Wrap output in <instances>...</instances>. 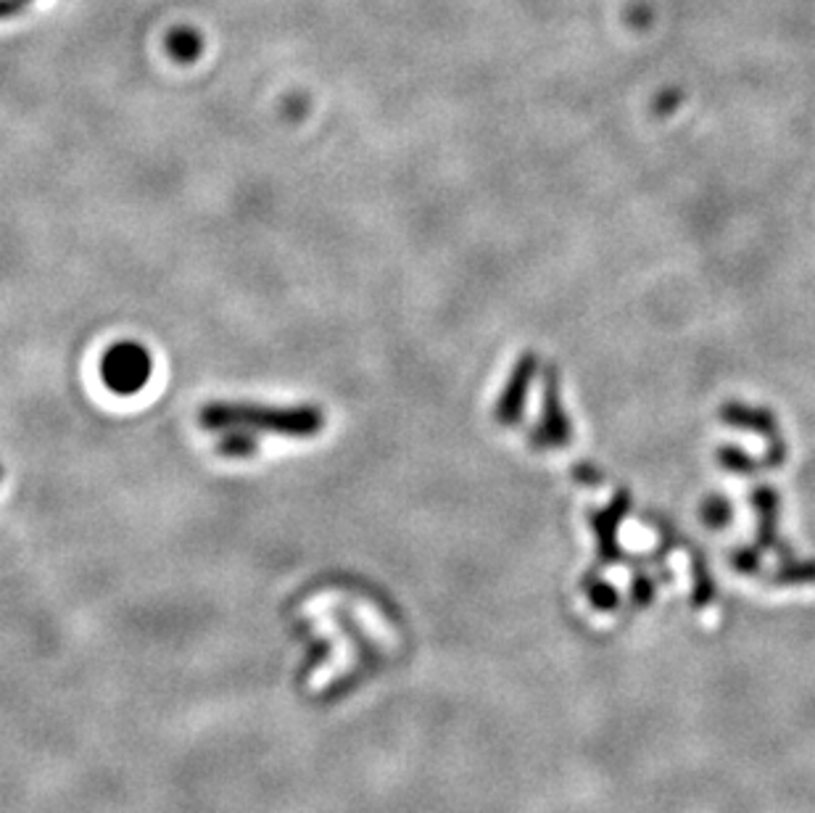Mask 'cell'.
I'll return each instance as SVG.
<instances>
[{"label": "cell", "instance_id": "2", "mask_svg": "<svg viewBox=\"0 0 815 813\" xmlns=\"http://www.w3.org/2000/svg\"><path fill=\"white\" fill-rule=\"evenodd\" d=\"M153 359L145 346L135 342L114 344L101 357V378L109 392L132 396L143 392L145 384L151 380Z\"/></svg>", "mask_w": 815, "mask_h": 813}, {"label": "cell", "instance_id": "4", "mask_svg": "<svg viewBox=\"0 0 815 813\" xmlns=\"http://www.w3.org/2000/svg\"><path fill=\"white\" fill-rule=\"evenodd\" d=\"M172 53L180 61H193L201 53V40L193 32H177L172 38Z\"/></svg>", "mask_w": 815, "mask_h": 813}, {"label": "cell", "instance_id": "3", "mask_svg": "<svg viewBox=\"0 0 815 813\" xmlns=\"http://www.w3.org/2000/svg\"><path fill=\"white\" fill-rule=\"evenodd\" d=\"M217 451L225 457H251L259 451V441L251 436V430H227V436L217 444Z\"/></svg>", "mask_w": 815, "mask_h": 813}, {"label": "cell", "instance_id": "1", "mask_svg": "<svg viewBox=\"0 0 815 813\" xmlns=\"http://www.w3.org/2000/svg\"><path fill=\"white\" fill-rule=\"evenodd\" d=\"M201 428L206 430H254L288 439H312L325 428V413L315 405L267 407L254 402H212L198 413Z\"/></svg>", "mask_w": 815, "mask_h": 813}]
</instances>
